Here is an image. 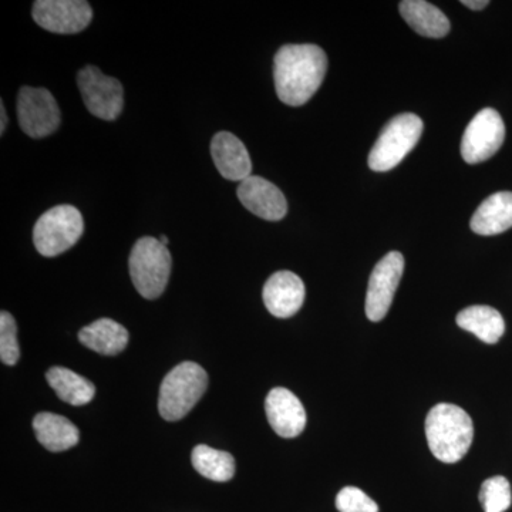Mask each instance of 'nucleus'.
Segmentation results:
<instances>
[{
    "label": "nucleus",
    "mask_w": 512,
    "mask_h": 512,
    "mask_svg": "<svg viewBox=\"0 0 512 512\" xmlns=\"http://www.w3.org/2000/svg\"><path fill=\"white\" fill-rule=\"evenodd\" d=\"M336 508L340 512H379V507L360 488L345 487L336 497Z\"/></svg>",
    "instance_id": "393cba45"
},
{
    "label": "nucleus",
    "mask_w": 512,
    "mask_h": 512,
    "mask_svg": "<svg viewBox=\"0 0 512 512\" xmlns=\"http://www.w3.org/2000/svg\"><path fill=\"white\" fill-rule=\"evenodd\" d=\"M266 417L278 436L293 439L305 430L306 412L301 400L285 387H275L265 400Z\"/></svg>",
    "instance_id": "ddd939ff"
},
{
    "label": "nucleus",
    "mask_w": 512,
    "mask_h": 512,
    "mask_svg": "<svg viewBox=\"0 0 512 512\" xmlns=\"http://www.w3.org/2000/svg\"><path fill=\"white\" fill-rule=\"evenodd\" d=\"M0 114H2V121H0V123H2V126H0V134L3 136V133H5L6 124H8V116H6V110L5 106H3V101L0 103Z\"/></svg>",
    "instance_id": "bb28decb"
},
{
    "label": "nucleus",
    "mask_w": 512,
    "mask_h": 512,
    "mask_svg": "<svg viewBox=\"0 0 512 512\" xmlns=\"http://www.w3.org/2000/svg\"><path fill=\"white\" fill-rule=\"evenodd\" d=\"M208 387L204 367L194 362L175 366L161 383L158 410L167 421L183 419L200 402Z\"/></svg>",
    "instance_id": "7ed1b4c3"
},
{
    "label": "nucleus",
    "mask_w": 512,
    "mask_h": 512,
    "mask_svg": "<svg viewBox=\"0 0 512 512\" xmlns=\"http://www.w3.org/2000/svg\"><path fill=\"white\" fill-rule=\"evenodd\" d=\"M426 437L437 460L446 464L458 463L473 444V420L456 404H437L427 414Z\"/></svg>",
    "instance_id": "f03ea898"
},
{
    "label": "nucleus",
    "mask_w": 512,
    "mask_h": 512,
    "mask_svg": "<svg viewBox=\"0 0 512 512\" xmlns=\"http://www.w3.org/2000/svg\"><path fill=\"white\" fill-rule=\"evenodd\" d=\"M211 156L222 177L229 181H244L251 177L252 161L247 147L237 136L220 131L212 138Z\"/></svg>",
    "instance_id": "2eb2a0df"
},
{
    "label": "nucleus",
    "mask_w": 512,
    "mask_h": 512,
    "mask_svg": "<svg viewBox=\"0 0 512 512\" xmlns=\"http://www.w3.org/2000/svg\"><path fill=\"white\" fill-rule=\"evenodd\" d=\"M262 296L271 315L281 319L291 318L305 301V285L293 272L279 271L266 281Z\"/></svg>",
    "instance_id": "4468645a"
},
{
    "label": "nucleus",
    "mask_w": 512,
    "mask_h": 512,
    "mask_svg": "<svg viewBox=\"0 0 512 512\" xmlns=\"http://www.w3.org/2000/svg\"><path fill=\"white\" fill-rule=\"evenodd\" d=\"M84 232L83 215L72 205L50 208L33 228V242L40 255L55 258L73 247Z\"/></svg>",
    "instance_id": "423d86ee"
},
{
    "label": "nucleus",
    "mask_w": 512,
    "mask_h": 512,
    "mask_svg": "<svg viewBox=\"0 0 512 512\" xmlns=\"http://www.w3.org/2000/svg\"><path fill=\"white\" fill-rule=\"evenodd\" d=\"M32 15L37 25L47 32L73 35L90 25L93 10L83 0H37Z\"/></svg>",
    "instance_id": "9d476101"
},
{
    "label": "nucleus",
    "mask_w": 512,
    "mask_h": 512,
    "mask_svg": "<svg viewBox=\"0 0 512 512\" xmlns=\"http://www.w3.org/2000/svg\"><path fill=\"white\" fill-rule=\"evenodd\" d=\"M37 441L52 453L69 450L79 443V429L66 417L53 413H39L33 419Z\"/></svg>",
    "instance_id": "a211bd4d"
},
{
    "label": "nucleus",
    "mask_w": 512,
    "mask_h": 512,
    "mask_svg": "<svg viewBox=\"0 0 512 512\" xmlns=\"http://www.w3.org/2000/svg\"><path fill=\"white\" fill-rule=\"evenodd\" d=\"M20 356L18 325L9 312L0 313V359L5 365L15 366Z\"/></svg>",
    "instance_id": "b1692460"
},
{
    "label": "nucleus",
    "mask_w": 512,
    "mask_h": 512,
    "mask_svg": "<svg viewBox=\"0 0 512 512\" xmlns=\"http://www.w3.org/2000/svg\"><path fill=\"white\" fill-rule=\"evenodd\" d=\"M46 379L59 399L72 406H84L96 396V386L90 380L66 367H52L46 373Z\"/></svg>",
    "instance_id": "412c9836"
},
{
    "label": "nucleus",
    "mask_w": 512,
    "mask_h": 512,
    "mask_svg": "<svg viewBox=\"0 0 512 512\" xmlns=\"http://www.w3.org/2000/svg\"><path fill=\"white\" fill-rule=\"evenodd\" d=\"M423 121L413 113L394 117L383 128L369 154V167L377 173L393 170L419 143Z\"/></svg>",
    "instance_id": "39448f33"
},
{
    "label": "nucleus",
    "mask_w": 512,
    "mask_h": 512,
    "mask_svg": "<svg viewBox=\"0 0 512 512\" xmlns=\"http://www.w3.org/2000/svg\"><path fill=\"white\" fill-rule=\"evenodd\" d=\"M480 503L485 512H505L511 507L510 481L503 476L491 477L481 485Z\"/></svg>",
    "instance_id": "5701e85b"
},
{
    "label": "nucleus",
    "mask_w": 512,
    "mask_h": 512,
    "mask_svg": "<svg viewBox=\"0 0 512 512\" xmlns=\"http://www.w3.org/2000/svg\"><path fill=\"white\" fill-rule=\"evenodd\" d=\"M160 242H161V244L165 245V247H167L168 242H170V239H168L167 237H165V235H161V237H160Z\"/></svg>",
    "instance_id": "cd10ccee"
},
{
    "label": "nucleus",
    "mask_w": 512,
    "mask_h": 512,
    "mask_svg": "<svg viewBox=\"0 0 512 512\" xmlns=\"http://www.w3.org/2000/svg\"><path fill=\"white\" fill-rule=\"evenodd\" d=\"M457 325L467 332L473 333L478 339L494 345L503 338L505 322L501 313L491 306L474 305L464 309L457 315Z\"/></svg>",
    "instance_id": "aec40b11"
},
{
    "label": "nucleus",
    "mask_w": 512,
    "mask_h": 512,
    "mask_svg": "<svg viewBox=\"0 0 512 512\" xmlns=\"http://www.w3.org/2000/svg\"><path fill=\"white\" fill-rule=\"evenodd\" d=\"M237 195L241 204L256 217L266 221H281L288 212L284 192L271 181L251 175L239 184Z\"/></svg>",
    "instance_id": "f8f14e48"
},
{
    "label": "nucleus",
    "mask_w": 512,
    "mask_h": 512,
    "mask_svg": "<svg viewBox=\"0 0 512 512\" xmlns=\"http://www.w3.org/2000/svg\"><path fill=\"white\" fill-rule=\"evenodd\" d=\"M18 120L23 133L43 138L55 133L62 123L59 104L49 90L22 87L18 96Z\"/></svg>",
    "instance_id": "6e6552de"
},
{
    "label": "nucleus",
    "mask_w": 512,
    "mask_h": 512,
    "mask_svg": "<svg viewBox=\"0 0 512 512\" xmlns=\"http://www.w3.org/2000/svg\"><path fill=\"white\" fill-rule=\"evenodd\" d=\"M505 138L504 121L494 109H483L470 121L461 140V156L467 164H480L494 156Z\"/></svg>",
    "instance_id": "1a4fd4ad"
},
{
    "label": "nucleus",
    "mask_w": 512,
    "mask_h": 512,
    "mask_svg": "<svg viewBox=\"0 0 512 512\" xmlns=\"http://www.w3.org/2000/svg\"><path fill=\"white\" fill-rule=\"evenodd\" d=\"M471 229L478 235L503 234L512 228V192L501 191L491 195L474 212Z\"/></svg>",
    "instance_id": "dca6fc26"
},
{
    "label": "nucleus",
    "mask_w": 512,
    "mask_h": 512,
    "mask_svg": "<svg viewBox=\"0 0 512 512\" xmlns=\"http://www.w3.org/2000/svg\"><path fill=\"white\" fill-rule=\"evenodd\" d=\"M400 13L407 25L424 37L441 39L450 32V20L436 6L424 0H403Z\"/></svg>",
    "instance_id": "f3484780"
},
{
    "label": "nucleus",
    "mask_w": 512,
    "mask_h": 512,
    "mask_svg": "<svg viewBox=\"0 0 512 512\" xmlns=\"http://www.w3.org/2000/svg\"><path fill=\"white\" fill-rule=\"evenodd\" d=\"M77 84L84 104L93 116L113 121L123 111V86L119 80L107 76L99 67L86 66L77 74Z\"/></svg>",
    "instance_id": "0eeeda50"
},
{
    "label": "nucleus",
    "mask_w": 512,
    "mask_h": 512,
    "mask_svg": "<svg viewBox=\"0 0 512 512\" xmlns=\"http://www.w3.org/2000/svg\"><path fill=\"white\" fill-rule=\"evenodd\" d=\"M461 3H463L464 6H467V8L471 10H483L487 8L488 5H490L488 0H464V2Z\"/></svg>",
    "instance_id": "a878e982"
},
{
    "label": "nucleus",
    "mask_w": 512,
    "mask_h": 512,
    "mask_svg": "<svg viewBox=\"0 0 512 512\" xmlns=\"http://www.w3.org/2000/svg\"><path fill=\"white\" fill-rule=\"evenodd\" d=\"M127 329L113 319H99L79 332V340L87 349L104 356L119 355L128 345Z\"/></svg>",
    "instance_id": "6ab92c4d"
},
{
    "label": "nucleus",
    "mask_w": 512,
    "mask_h": 512,
    "mask_svg": "<svg viewBox=\"0 0 512 512\" xmlns=\"http://www.w3.org/2000/svg\"><path fill=\"white\" fill-rule=\"evenodd\" d=\"M403 271L404 258L400 252H389L377 262L370 275L366 295V315L372 322H380L386 318Z\"/></svg>",
    "instance_id": "9b49d317"
},
{
    "label": "nucleus",
    "mask_w": 512,
    "mask_h": 512,
    "mask_svg": "<svg viewBox=\"0 0 512 512\" xmlns=\"http://www.w3.org/2000/svg\"><path fill=\"white\" fill-rule=\"evenodd\" d=\"M328 57L316 45H286L274 59L276 94L282 103L299 107L308 103L322 86Z\"/></svg>",
    "instance_id": "f257e3e1"
},
{
    "label": "nucleus",
    "mask_w": 512,
    "mask_h": 512,
    "mask_svg": "<svg viewBox=\"0 0 512 512\" xmlns=\"http://www.w3.org/2000/svg\"><path fill=\"white\" fill-rule=\"evenodd\" d=\"M170 251L160 239L144 237L138 239L130 254V276L137 292L143 298L157 299L163 295L171 274Z\"/></svg>",
    "instance_id": "20e7f679"
},
{
    "label": "nucleus",
    "mask_w": 512,
    "mask_h": 512,
    "mask_svg": "<svg viewBox=\"0 0 512 512\" xmlns=\"http://www.w3.org/2000/svg\"><path fill=\"white\" fill-rule=\"evenodd\" d=\"M191 461L195 470L208 480L227 483L234 477L235 460L227 451L200 444L192 450Z\"/></svg>",
    "instance_id": "4be33fe9"
}]
</instances>
